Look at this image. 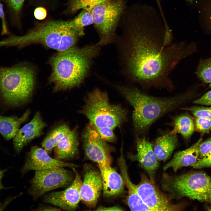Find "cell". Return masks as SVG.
<instances>
[{
    "label": "cell",
    "instance_id": "obj_1",
    "mask_svg": "<svg viewBox=\"0 0 211 211\" xmlns=\"http://www.w3.org/2000/svg\"><path fill=\"white\" fill-rule=\"evenodd\" d=\"M120 22L124 35V63L131 80L144 88L174 90L170 75L181 61L195 52V45L181 41L164 46V20L150 5H132Z\"/></svg>",
    "mask_w": 211,
    "mask_h": 211
},
{
    "label": "cell",
    "instance_id": "obj_2",
    "mask_svg": "<svg viewBox=\"0 0 211 211\" xmlns=\"http://www.w3.org/2000/svg\"><path fill=\"white\" fill-rule=\"evenodd\" d=\"M100 47L97 43L81 47L74 46L52 56L49 61L52 70L49 80L54 85L53 91L70 89L81 84L99 54Z\"/></svg>",
    "mask_w": 211,
    "mask_h": 211
},
{
    "label": "cell",
    "instance_id": "obj_3",
    "mask_svg": "<svg viewBox=\"0 0 211 211\" xmlns=\"http://www.w3.org/2000/svg\"><path fill=\"white\" fill-rule=\"evenodd\" d=\"M115 86L133 108L134 127L136 132L140 133L163 115L181 107L191 94L186 91L171 96L157 97L149 95L135 86Z\"/></svg>",
    "mask_w": 211,
    "mask_h": 211
},
{
    "label": "cell",
    "instance_id": "obj_4",
    "mask_svg": "<svg viewBox=\"0 0 211 211\" xmlns=\"http://www.w3.org/2000/svg\"><path fill=\"white\" fill-rule=\"evenodd\" d=\"M84 33L72 26L69 21H48L38 23L24 35H9L0 41V47L21 48L38 43L60 52L74 46Z\"/></svg>",
    "mask_w": 211,
    "mask_h": 211
},
{
    "label": "cell",
    "instance_id": "obj_5",
    "mask_svg": "<svg viewBox=\"0 0 211 211\" xmlns=\"http://www.w3.org/2000/svg\"><path fill=\"white\" fill-rule=\"evenodd\" d=\"M161 186L171 200L187 197L211 203V179L204 173L191 172L179 175L164 173Z\"/></svg>",
    "mask_w": 211,
    "mask_h": 211
},
{
    "label": "cell",
    "instance_id": "obj_6",
    "mask_svg": "<svg viewBox=\"0 0 211 211\" xmlns=\"http://www.w3.org/2000/svg\"><path fill=\"white\" fill-rule=\"evenodd\" d=\"M35 76L33 69L23 64L0 66V95L12 105L26 103L34 90Z\"/></svg>",
    "mask_w": 211,
    "mask_h": 211
},
{
    "label": "cell",
    "instance_id": "obj_7",
    "mask_svg": "<svg viewBox=\"0 0 211 211\" xmlns=\"http://www.w3.org/2000/svg\"><path fill=\"white\" fill-rule=\"evenodd\" d=\"M80 113L95 128L107 127L113 130L125 121L126 110L119 104H112L107 93L96 88L87 95Z\"/></svg>",
    "mask_w": 211,
    "mask_h": 211
},
{
    "label": "cell",
    "instance_id": "obj_8",
    "mask_svg": "<svg viewBox=\"0 0 211 211\" xmlns=\"http://www.w3.org/2000/svg\"><path fill=\"white\" fill-rule=\"evenodd\" d=\"M126 8L124 0H108L95 6L91 10L94 26L99 37L101 46L115 38L120 20Z\"/></svg>",
    "mask_w": 211,
    "mask_h": 211
},
{
    "label": "cell",
    "instance_id": "obj_9",
    "mask_svg": "<svg viewBox=\"0 0 211 211\" xmlns=\"http://www.w3.org/2000/svg\"><path fill=\"white\" fill-rule=\"evenodd\" d=\"M74 178L72 173L63 167L35 171L30 181L29 193L37 198L53 189L68 186Z\"/></svg>",
    "mask_w": 211,
    "mask_h": 211
},
{
    "label": "cell",
    "instance_id": "obj_10",
    "mask_svg": "<svg viewBox=\"0 0 211 211\" xmlns=\"http://www.w3.org/2000/svg\"><path fill=\"white\" fill-rule=\"evenodd\" d=\"M135 186L143 202L152 211H180L182 208L180 204L173 203L167 195L158 189L154 182L144 175L141 176L140 182Z\"/></svg>",
    "mask_w": 211,
    "mask_h": 211
},
{
    "label": "cell",
    "instance_id": "obj_11",
    "mask_svg": "<svg viewBox=\"0 0 211 211\" xmlns=\"http://www.w3.org/2000/svg\"><path fill=\"white\" fill-rule=\"evenodd\" d=\"M82 138L85 153L90 159L98 165L110 164L111 148L90 123L83 131Z\"/></svg>",
    "mask_w": 211,
    "mask_h": 211
},
{
    "label": "cell",
    "instance_id": "obj_12",
    "mask_svg": "<svg viewBox=\"0 0 211 211\" xmlns=\"http://www.w3.org/2000/svg\"><path fill=\"white\" fill-rule=\"evenodd\" d=\"M75 176L71 184L65 190L46 195L44 201L65 210H75L81 200L80 190L82 183L80 176L74 168Z\"/></svg>",
    "mask_w": 211,
    "mask_h": 211
},
{
    "label": "cell",
    "instance_id": "obj_13",
    "mask_svg": "<svg viewBox=\"0 0 211 211\" xmlns=\"http://www.w3.org/2000/svg\"><path fill=\"white\" fill-rule=\"evenodd\" d=\"M74 165L51 157L43 148L32 147L21 170L22 175L29 171L44 170L57 167H73Z\"/></svg>",
    "mask_w": 211,
    "mask_h": 211
},
{
    "label": "cell",
    "instance_id": "obj_14",
    "mask_svg": "<svg viewBox=\"0 0 211 211\" xmlns=\"http://www.w3.org/2000/svg\"><path fill=\"white\" fill-rule=\"evenodd\" d=\"M102 188L100 173L91 168H86L80 190L81 200L88 206L94 207Z\"/></svg>",
    "mask_w": 211,
    "mask_h": 211
},
{
    "label": "cell",
    "instance_id": "obj_15",
    "mask_svg": "<svg viewBox=\"0 0 211 211\" xmlns=\"http://www.w3.org/2000/svg\"><path fill=\"white\" fill-rule=\"evenodd\" d=\"M136 146L137 152L134 156L133 159L139 162L140 166L148 174L149 179L154 182V176L159 163L152 144L144 137L138 138Z\"/></svg>",
    "mask_w": 211,
    "mask_h": 211
},
{
    "label": "cell",
    "instance_id": "obj_16",
    "mask_svg": "<svg viewBox=\"0 0 211 211\" xmlns=\"http://www.w3.org/2000/svg\"><path fill=\"white\" fill-rule=\"evenodd\" d=\"M47 126L39 113H36L32 120L19 129L13 138L14 148L17 153L33 139L40 136Z\"/></svg>",
    "mask_w": 211,
    "mask_h": 211
},
{
    "label": "cell",
    "instance_id": "obj_17",
    "mask_svg": "<svg viewBox=\"0 0 211 211\" xmlns=\"http://www.w3.org/2000/svg\"><path fill=\"white\" fill-rule=\"evenodd\" d=\"M98 165L102 178L104 194L106 196H112L122 192L125 184L123 178L110 164Z\"/></svg>",
    "mask_w": 211,
    "mask_h": 211
},
{
    "label": "cell",
    "instance_id": "obj_18",
    "mask_svg": "<svg viewBox=\"0 0 211 211\" xmlns=\"http://www.w3.org/2000/svg\"><path fill=\"white\" fill-rule=\"evenodd\" d=\"M202 140L201 138L188 149L176 153L172 159L163 167L164 171L171 168L176 173L183 167L191 166L195 163L199 159V146Z\"/></svg>",
    "mask_w": 211,
    "mask_h": 211
},
{
    "label": "cell",
    "instance_id": "obj_19",
    "mask_svg": "<svg viewBox=\"0 0 211 211\" xmlns=\"http://www.w3.org/2000/svg\"><path fill=\"white\" fill-rule=\"evenodd\" d=\"M78 145L77 128L75 127L65 135L54 148L55 159L62 161L72 158L77 153Z\"/></svg>",
    "mask_w": 211,
    "mask_h": 211
},
{
    "label": "cell",
    "instance_id": "obj_20",
    "mask_svg": "<svg viewBox=\"0 0 211 211\" xmlns=\"http://www.w3.org/2000/svg\"><path fill=\"white\" fill-rule=\"evenodd\" d=\"M122 156L120 159L121 171L124 183L128 190L127 202L131 210L152 211L143 202L135 189V184L130 181Z\"/></svg>",
    "mask_w": 211,
    "mask_h": 211
},
{
    "label": "cell",
    "instance_id": "obj_21",
    "mask_svg": "<svg viewBox=\"0 0 211 211\" xmlns=\"http://www.w3.org/2000/svg\"><path fill=\"white\" fill-rule=\"evenodd\" d=\"M178 144V139L176 134L170 132L156 139L153 149L158 161H165L167 160Z\"/></svg>",
    "mask_w": 211,
    "mask_h": 211
},
{
    "label": "cell",
    "instance_id": "obj_22",
    "mask_svg": "<svg viewBox=\"0 0 211 211\" xmlns=\"http://www.w3.org/2000/svg\"><path fill=\"white\" fill-rule=\"evenodd\" d=\"M30 114V110H28L19 118L0 115V133L6 140L13 138L20 126L27 119Z\"/></svg>",
    "mask_w": 211,
    "mask_h": 211
},
{
    "label": "cell",
    "instance_id": "obj_23",
    "mask_svg": "<svg viewBox=\"0 0 211 211\" xmlns=\"http://www.w3.org/2000/svg\"><path fill=\"white\" fill-rule=\"evenodd\" d=\"M70 130L69 127L66 124L56 127L44 139L41 143L42 147L48 154L50 153L58 142Z\"/></svg>",
    "mask_w": 211,
    "mask_h": 211
},
{
    "label": "cell",
    "instance_id": "obj_24",
    "mask_svg": "<svg viewBox=\"0 0 211 211\" xmlns=\"http://www.w3.org/2000/svg\"><path fill=\"white\" fill-rule=\"evenodd\" d=\"M173 129L170 132L172 134H180L186 139H189L195 130L192 118L187 114H183L176 117L173 122Z\"/></svg>",
    "mask_w": 211,
    "mask_h": 211
},
{
    "label": "cell",
    "instance_id": "obj_25",
    "mask_svg": "<svg viewBox=\"0 0 211 211\" xmlns=\"http://www.w3.org/2000/svg\"><path fill=\"white\" fill-rule=\"evenodd\" d=\"M196 2L201 25L211 32V0H197Z\"/></svg>",
    "mask_w": 211,
    "mask_h": 211
},
{
    "label": "cell",
    "instance_id": "obj_26",
    "mask_svg": "<svg viewBox=\"0 0 211 211\" xmlns=\"http://www.w3.org/2000/svg\"><path fill=\"white\" fill-rule=\"evenodd\" d=\"M91 10L83 9L74 18L69 21L71 25L80 31L84 33L85 27L93 23Z\"/></svg>",
    "mask_w": 211,
    "mask_h": 211
},
{
    "label": "cell",
    "instance_id": "obj_27",
    "mask_svg": "<svg viewBox=\"0 0 211 211\" xmlns=\"http://www.w3.org/2000/svg\"><path fill=\"white\" fill-rule=\"evenodd\" d=\"M195 74L204 82L211 84V57L200 60Z\"/></svg>",
    "mask_w": 211,
    "mask_h": 211
},
{
    "label": "cell",
    "instance_id": "obj_28",
    "mask_svg": "<svg viewBox=\"0 0 211 211\" xmlns=\"http://www.w3.org/2000/svg\"><path fill=\"white\" fill-rule=\"evenodd\" d=\"M108 0H70L69 9L72 13H75L81 9L91 10L95 6Z\"/></svg>",
    "mask_w": 211,
    "mask_h": 211
},
{
    "label": "cell",
    "instance_id": "obj_29",
    "mask_svg": "<svg viewBox=\"0 0 211 211\" xmlns=\"http://www.w3.org/2000/svg\"><path fill=\"white\" fill-rule=\"evenodd\" d=\"M6 5L14 23L19 21L20 14L25 0H0Z\"/></svg>",
    "mask_w": 211,
    "mask_h": 211
},
{
    "label": "cell",
    "instance_id": "obj_30",
    "mask_svg": "<svg viewBox=\"0 0 211 211\" xmlns=\"http://www.w3.org/2000/svg\"><path fill=\"white\" fill-rule=\"evenodd\" d=\"M180 109L190 111L196 117L203 118L211 120V107L193 106L182 108Z\"/></svg>",
    "mask_w": 211,
    "mask_h": 211
},
{
    "label": "cell",
    "instance_id": "obj_31",
    "mask_svg": "<svg viewBox=\"0 0 211 211\" xmlns=\"http://www.w3.org/2000/svg\"><path fill=\"white\" fill-rule=\"evenodd\" d=\"M94 127L102 139L109 142H114L116 140V136L112 129L107 127Z\"/></svg>",
    "mask_w": 211,
    "mask_h": 211
},
{
    "label": "cell",
    "instance_id": "obj_32",
    "mask_svg": "<svg viewBox=\"0 0 211 211\" xmlns=\"http://www.w3.org/2000/svg\"><path fill=\"white\" fill-rule=\"evenodd\" d=\"M196 129L203 133H209L211 131V120L196 117L195 120Z\"/></svg>",
    "mask_w": 211,
    "mask_h": 211
},
{
    "label": "cell",
    "instance_id": "obj_33",
    "mask_svg": "<svg viewBox=\"0 0 211 211\" xmlns=\"http://www.w3.org/2000/svg\"><path fill=\"white\" fill-rule=\"evenodd\" d=\"M191 166L197 169L211 167V150Z\"/></svg>",
    "mask_w": 211,
    "mask_h": 211
},
{
    "label": "cell",
    "instance_id": "obj_34",
    "mask_svg": "<svg viewBox=\"0 0 211 211\" xmlns=\"http://www.w3.org/2000/svg\"><path fill=\"white\" fill-rule=\"evenodd\" d=\"M199 149L200 159L211 150V137L201 142L199 145Z\"/></svg>",
    "mask_w": 211,
    "mask_h": 211
},
{
    "label": "cell",
    "instance_id": "obj_35",
    "mask_svg": "<svg viewBox=\"0 0 211 211\" xmlns=\"http://www.w3.org/2000/svg\"><path fill=\"white\" fill-rule=\"evenodd\" d=\"M173 35L172 31L167 24L165 25V31L163 39V45L169 46L172 43Z\"/></svg>",
    "mask_w": 211,
    "mask_h": 211
},
{
    "label": "cell",
    "instance_id": "obj_36",
    "mask_svg": "<svg viewBox=\"0 0 211 211\" xmlns=\"http://www.w3.org/2000/svg\"><path fill=\"white\" fill-rule=\"evenodd\" d=\"M193 102L198 104L211 105V90L205 93L200 98L194 100Z\"/></svg>",
    "mask_w": 211,
    "mask_h": 211
},
{
    "label": "cell",
    "instance_id": "obj_37",
    "mask_svg": "<svg viewBox=\"0 0 211 211\" xmlns=\"http://www.w3.org/2000/svg\"><path fill=\"white\" fill-rule=\"evenodd\" d=\"M0 18L1 19L2 24L1 34L4 35L8 34L7 23L4 12L3 6L0 3Z\"/></svg>",
    "mask_w": 211,
    "mask_h": 211
},
{
    "label": "cell",
    "instance_id": "obj_38",
    "mask_svg": "<svg viewBox=\"0 0 211 211\" xmlns=\"http://www.w3.org/2000/svg\"><path fill=\"white\" fill-rule=\"evenodd\" d=\"M34 14L36 19L39 20H42L46 17L47 11L44 8L39 7L35 9Z\"/></svg>",
    "mask_w": 211,
    "mask_h": 211
},
{
    "label": "cell",
    "instance_id": "obj_39",
    "mask_svg": "<svg viewBox=\"0 0 211 211\" xmlns=\"http://www.w3.org/2000/svg\"><path fill=\"white\" fill-rule=\"evenodd\" d=\"M60 209L55 207L50 206H42L39 207L37 210L39 211H58Z\"/></svg>",
    "mask_w": 211,
    "mask_h": 211
},
{
    "label": "cell",
    "instance_id": "obj_40",
    "mask_svg": "<svg viewBox=\"0 0 211 211\" xmlns=\"http://www.w3.org/2000/svg\"><path fill=\"white\" fill-rule=\"evenodd\" d=\"M122 210L120 209L119 207H103L98 208V210Z\"/></svg>",
    "mask_w": 211,
    "mask_h": 211
},
{
    "label": "cell",
    "instance_id": "obj_41",
    "mask_svg": "<svg viewBox=\"0 0 211 211\" xmlns=\"http://www.w3.org/2000/svg\"><path fill=\"white\" fill-rule=\"evenodd\" d=\"M5 171L6 170H2L0 169V191L1 190L6 188L2 185L1 182V179L4 175V173Z\"/></svg>",
    "mask_w": 211,
    "mask_h": 211
},
{
    "label": "cell",
    "instance_id": "obj_42",
    "mask_svg": "<svg viewBox=\"0 0 211 211\" xmlns=\"http://www.w3.org/2000/svg\"><path fill=\"white\" fill-rule=\"evenodd\" d=\"M187 2H188L190 3V4H192L193 1L194 0H185Z\"/></svg>",
    "mask_w": 211,
    "mask_h": 211
}]
</instances>
